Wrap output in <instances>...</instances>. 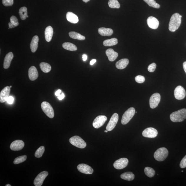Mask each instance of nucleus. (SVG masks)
Returning a JSON list of instances; mask_svg holds the SVG:
<instances>
[{"label": "nucleus", "instance_id": "nucleus-42", "mask_svg": "<svg viewBox=\"0 0 186 186\" xmlns=\"http://www.w3.org/2000/svg\"><path fill=\"white\" fill-rule=\"evenodd\" d=\"M14 101V98L13 97L9 96L6 101L9 104H13Z\"/></svg>", "mask_w": 186, "mask_h": 186}, {"label": "nucleus", "instance_id": "nucleus-8", "mask_svg": "<svg viewBox=\"0 0 186 186\" xmlns=\"http://www.w3.org/2000/svg\"><path fill=\"white\" fill-rule=\"evenodd\" d=\"M119 119V115L117 113L113 114L106 127V130L108 131H112L116 126Z\"/></svg>", "mask_w": 186, "mask_h": 186}, {"label": "nucleus", "instance_id": "nucleus-25", "mask_svg": "<svg viewBox=\"0 0 186 186\" xmlns=\"http://www.w3.org/2000/svg\"><path fill=\"white\" fill-rule=\"evenodd\" d=\"M38 41H39V37L37 36H34L30 44V49L32 52H35L37 50Z\"/></svg>", "mask_w": 186, "mask_h": 186}, {"label": "nucleus", "instance_id": "nucleus-30", "mask_svg": "<svg viewBox=\"0 0 186 186\" xmlns=\"http://www.w3.org/2000/svg\"><path fill=\"white\" fill-rule=\"evenodd\" d=\"M40 69L44 73H48L51 70V66L49 64L46 62H42L40 64Z\"/></svg>", "mask_w": 186, "mask_h": 186}, {"label": "nucleus", "instance_id": "nucleus-24", "mask_svg": "<svg viewBox=\"0 0 186 186\" xmlns=\"http://www.w3.org/2000/svg\"><path fill=\"white\" fill-rule=\"evenodd\" d=\"M53 29L51 26H48L46 28L44 34L46 41L50 42L51 41L53 36Z\"/></svg>", "mask_w": 186, "mask_h": 186}, {"label": "nucleus", "instance_id": "nucleus-4", "mask_svg": "<svg viewBox=\"0 0 186 186\" xmlns=\"http://www.w3.org/2000/svg\"><path fill=\"white\" fill-rule=\"evenodd\" d=\"M69 142L74 146L80 149L84 148L87 146L85 141L78 136H74L71 137Z\"/></svg>", "mask_w": 186, "mask_h": 186}, {"label": "nucleus", "instance_id": "nucleus-29", "mask_svg": "<svg viewBox=\"0 0 186 186\" xmlns=\"http://www.w3.org/2000/svg\"><path fill=\"white\" fill-rule=\"evenodd\" d=\"M118 43V40L116 38H112L109 39L104 40L103 42V44L105 46H114Z\"/></svg>", "mask_w": 186, "mask_h": 186}, {"label": "nucleus", "instance_id": "nucleus-23", "mask_svg": "<svg viewBox=\"0 0 186 186\" xmlns=\"http://www.w3.org/2000/svg\"><path fill=\"white\" fill-rule=\"evenodd\" d=\"M98 33L102 36H112L114 31L112 29L109 28L102 27L99 28Z\"/></svg>", "mask_w": 186, "mask_h": 186}, {"label": "nucleus", "instance_id": "nucleus-1", "mask_svg": "<svg viewBox=\"0 0 186 186\" xmlns=\"http://www.w3.org/2000/svg\"><path fill=\"white\" fill-rule=\"evenodd\" d=\"M179 13H175L172 16L169 24L170 31L175 32L178 29L181 23V18Z\"/></svg>", "mask_w": 186, "mask_h": 186}, {"label": "nucleus", "instance_id": "nucleus-34", "mask_svg": "<svg viewBox=\"0 0 186 186\" xmlns=\"http://www.w3.org/2000/svg\"><path fill=\"white\" fill-rule=\"evenodd\" d=\"M143 1L146 3L149 6L153 7L155 9H159L160 7V5L156 3V1L155 0H143Z\"/></svg>", "mask_w": 186, "mask_h": 186}, {"label": "nucleus", "instance_id": "nucleus-49", "mask_svg": "<svg viewBox=\"0 0 186 186\" xmlns=\"http://www.w3.org/2000/svg\"><path fill=\"white\" fill-rule=\"evenodd\" d=\"M82 1L85 3H87L88 1H89L90 0H82Z\"/></svg>", "mask_w": 186, "mask_h": 186}, {"label": "nucleus", "instance_id": "nucleus-2", "mask_svg": "<svg viewBox=\"0 0 186 186\" xmlns=\"http://www.w3.org/2000/svg\"><path fill=\"white\" fill-rule=\"evenodd\" d=\"M170 118L173 122H182L186 119V109H181L172 113Z\"/></svg>", "mask_w": 186, "mask_h": 186}, {"label": "nucleus", "instance_id": "nucleus-54", "mask_svg": "<svg viewBox=\"0 0 186 186\" xmlns=\"http://www.w3.org/2000/svg\"><path fill=\"white\" fill-rule=\"evenodd\" d=\"M27 18L28 17V15H27Z\"/></svg>", "mask_w": 186, "mask_h": 186}, {"label": "nucleus", "instance_id": "nucleus-47", "mask_svg": "<svg viewBox=\"0 0 186 186\" xmlns=\"http://www.w3.org/2000/svg\"><path fill=\"white\" fill-rule=\"evenodd\" d=\"M96 62V59H92L91 61L90 62V64L91 65H92Z\"/></svg>", "mask_w": 186, "mask_h": 186}, {"label": "nucleus", "instance_id": "nucleus-55", "mask_svg": "<svg viewBox=\"0 0 186 186\" xmlns=\"http://www.w3.org/2000/svg\"><path fill=\"white\" fill-rule=\"evenodd\" d=\"M182 172H183V171H182Z\"/></svg>", "mask_w": 186, "mask_h": 186}, {"label": "nucleus", "instance_id": "nucleus-44", "mask_svg": "<svg viewBox=\"0 0 186 186\" xmlns=\"http://www.w3.org/2000/svg\"><path fill=\"white\" fill-rule=\"evenodd\" d=\"M62 91L60 90H59L58 91H57V92L55 93L56 96L58 97L61 94Z\"/></svg>", "mask_w": 186, "mask_h": 186}, {"label": "nucleus", "instance_id": "nucleus-21", "mask_svg": "<svg viewBox=\"0 0 186 186\" xmlns=\"http://www.w3.org/2000/svg\"><path fill=\"white\" fill-rule=\"evenodd\" d=\"M66 18L68 21L72 24H76L79 21L77 16L71 12H68L67 13Z\"/></svg>", "mask_w": 186, "mask_h": 186}, {"label": "nucleus", "instance_id": "nucleus-18", "mask_svg": "<svg viewBox=\"0 0 186 186\" xmlns=\"http://www.w3.org/2000/svg\"><path fill=\"white\" fill-rule=\"evenodd\" d=\"M28 76L30 80L34 81L37 79L38 77V73L37 69L35 66H32L28 70Z\"/></svg>", "mask_w": 186, "mask_h": 186}, {"label": "nucleus", "instance_id": "nucleus-14", "mask_svg": "<svg viewBox=\"0 0 186 186\" xmlns=\"http://www.w3.org/2000/svg\"><path fill=\"white\" fill-rule=\"evenodd\" d=\"M78 170L85 174H92L94 172V170L92 167L85 164H80L77 166Z\"/></svg>", "mask_w": 186, "mask_h": 186}, {"label": "nucleus", "instance_id": "nucleus-39", "mask_svg": "<svg viewBox=\"0 0 186 186\" xmlns=\"http://www.w3.org/2000/svg\"><path fill=\"white\" fill-rule=\"evenodd\" d=\"M2 3L5 6H11L13 4L14 0H2Z\"/></svg>", "mask_w": 186, "mask_h": 186}, {"label": "nucleus", "instance_id": "nucleus-46", "mask_svg": "<svg viewBox=\"0 0 186 186\" xmlns=\"http://www.w3.org/2000/svg\"><path fill=\"white\" fill-rule=\"evenodd\" d=\"M87 56L86 54H83L82 56V59L84 61H86L87 60Z\"/></svg>", "mask_w": 186, "mask_h": 186}, {"label": "nucleus", "instance_id": "nucleus-13", "mask_svg": "<svg viewBox=\"0 0 186 186\" xmlns=\"http://www.w3.org/2000/svg\"><path fill=\"white\" fill-rule=\"evenodd\" d=\"M174 94L175 98L177 99H183L186 96V92L185 89L181 86H178L175 89Z\"/></svg>", "mask_w": 186, "mask_h": 186}, {"label": "nucleus", "instance_id": "nucleus-7", "mask_svg": "<svg viewBox=\"0 0 186 186\" xmlns=\"http://www.w3.org/2000/svg\"><path fill=\"white\" fill-rule=\"evenodd\" d=\"M161 96L158 93H155L151 96L150 99V106L152 109H154L158 106L160 102Z\"/></svg>", "mask_w": 186, "mask_h": 186}, {"label": "nucleus", "instance_id": "nucleus-19", "mask_svg": "<svg viewBox=\"0 0 186 186\" xmlns=\"http://www.w3.org/2000/svg\"><path fill=\"white\" fill-rule=\"evenodd\" d=\"M14 58V54L12 52H9L6 55L4 60V68L7 69L11 65V62Z\"/></svg>", "mask_w": 186, "mask_h": 186}, {"label": "nucleus", "instance_id": "nucleus-16", "mask_svg": "<svg viewBox=\"0 0 186 186\" xmlns=\"http://www.w3.org/2000/svg\"><path fill=\"white\" fill-rule=\"evenodd\" d=\"M10 87L7 86L1 90L0 93V102L1 103H4L6 102L9 96L10 93Z\"/></svg>", "mask_w": 186, "mask_h": 186}, {"label": "nucleus", "instance_id": "nucleus-15", "mask_svg": "<svg viewBox=\"0 0 186 186\" xmlns=\"http://www.w3.org/2000/svg\"><path fill=\"white\" fill-rule=\"evenodd\" d=\"M25 144L23 141L16 140L14 141L10 145V148L12 150L19 151L23 148Z\"/></svg>", "mask_w": 186, "mask_h": 186}, {"label": "nucleus", "instance_id": "nucleus-48", "mask_svg": "<svg viewBox=\"0 0 186 186\" xmlns=\"http://www.w3.org/2000/svg\"><path fill=\"white\" fill-rule=\"evenodd\" d=\"M183 68L186 74V62H184L183 63Z\"/></svg>", "mask_w": 186, "mask_h": 186}, {"label": "nucleus", "instance_id": "nucleus-12", "mask_svg": "<svg viewBox=\"0 0 186 186\" xmlns=\"http://www.w3.org/2000/svg\"><path fill=\"white\" fill-rule=\"evenodd\" d=\"M142 134L144 137L153 138L157 136L158 132L156 129L150 127L145 129L143 131Z\"/></svg>", "mask_w": 186, "mask_h": 186}, {"label": "nucleus", "instance_id": "nucleus-37", "mask_svg": "<svg viewBox=\"0 0 186 186\" xmlns=\"http://www.w3.org/2000/svg\"><path fill=\"white\" fill-rule=\"evenodd\" d=\"M135 81L138 83L141 84L144 82L145 81V78L142 76L139 75L135 77Z\"/></svg>", "mask_w": 186, "mask_h": 186}, {"label": "nucleus", "instance_id": "nucleus-26", "mask_svg": "<svg viewBox=\"0 0 186 186\" xmlns=\"http://www.w3.org/2000/svg\"><path fill=\"white\" fill-rule=\"evenodd\" d=\"M121 177L122 179L128 181H131L134 179V174L131 172H126L121 175Z\"/></svg>", "mask_w": 186, "mask_h": 186}, {"label": "nucleus", "instance_id": "nucleus-45", "mask_svg": "<svg viewBox=\"0 0 186 186\" xmlns=\"http://www.w3.org/2000/svg\"><path fill=\"white\" fill-rule=\"evenodd\" d=\"M9 27L10 28H14L15 27V26L13 25V24H12L11 22H9Z\"/></svg>", "mask_w": 186, "mask_h": 186}, {"label": "nucleus", "instance_id": "nucleus-35", "mask_svg": "<svg viewBox=\"0 0 186 186\" xmlns=\"http://www.w3.org/2000/svg\"><path fill=\"white\" fill-rule=\"evenodd\" d=\"M45 151V148L44 147L41 146L39 147L36 150L35 153V156L37 158H40L43 155V153Z\"/></svg>", "mask_w": 186, "mask_h": 186}, {"label": "nucleus", "instance_id": "nucleus-28", "mask_svg": "<svg viewBox=\"0 0 186 186\" xmlns=\"http://www.w3.org/2000/svg\"><path fill=\"white\" fill-rule=\"evenodd\" d=\"M69 35L70 37L74 39L83 40H85L86 38L84 36H82L80 34L74 31L69 32Z\"/></svg>", "mask_w": 186, "mask_h": 186}, {"label": "nucleus", "instance_id": "nucleus-52", "mask_svg": "<svg viewBox=\"0 0 186 186\" xmlns=\"http://www.w3.org/2000/svg\"><path fill=\"white\" fill-rule=\"evenodd\" d=\"M10 88H11V87H12V86H10Z\"/></svg>", "mask_w": 186, "mask_h": 186}, {"label": "nucleus", "instance_id": "nucleus-43", "mask_svg": "<svg viewBox=\"0 0 186 186\" xmlns=\"http://www.w3.org/2000/svg\"><path fill=\"white\" fill-rule=\"evenodd\" d=\"M64 97H65V96H64V94L63 93H62L59 96L57 97L59 99V100H62L64 98Z\"/></svg>", "mask_w": 186, "mask_h": 186}, {"label": "nucleus", "instance_id": "nucleus-38", "mask_svg": "<svg viewBox=\"0 0 186 186\" xmlns=\"http://www.w3.org/2000/svg\"><path fill=\"white\" fill-rule=\"evenodd\" d=\"M10 21L12 24H13L15 26V27H17L19 25V21H18V20L17 18L14 16H12L10 19Z\"/></svg>", "mask_w": 186, "mask_h": 186}, {"label": "nucleus", "instance_id": "nucleus-41", "mask_svg": "<svg viewBox=\"0 0 186 186\" xmlns=\"http://www.w3.org/2000/svg\"><path fill=\"white\" fill-rule=\"evenodd\" d=\"M180 166L181 168L186 167V155L182 160Z\"/></svg>", "mask_w": 186, "mask_h": 186}, {"label": "nucleus", "instance_id": "nucleus-40", "mask_svg": "<svg viewBox=\"0 0 186 186\" xmlns=\"http://www.w3.org/2000/svg\"><path fill=\"white\" fill-rule=\"evenodd\" d=\"M157 65L155 63H153L149 65L148 67V70L150 72H152L155 71Z\"/></svg>", "mask_w": 186, "mask_h": 186}, {"label": "nucleus", "instance_id": "nucleus-5", "mask_svg": "<svg viewBox=\"0 0 186 186\" xmlns=\"http://www.w3.org/2000/svg\"><path fill=\"white\" fill-rule=\"evenodd\" d=\"M135 113V111L134 108L131 107L128 109L123 115L121 123L123 125L127 124L134 116Z\"/></svg>", "mask_w": 186, "mask_h": 186}, {"label": "nucleus", "instance_id": "nucleus-36", "mask_svg": "<svg viewBox=\"0 0 186 186\" xmlns=\"http://www.w3.org/2000/svg\"><path fill=\"white\" fill-rule=\"evenodd\" d=\"M27 158V157L25 155L18 157L14 160V163L15 165L19 164L25 161Z\"/></svg>", "mask_w": 186, "mask_h": 186}, {"label": "nucleus", "instance_id": "nucleus-27", "mask_svg": "<svg viewBox=\"0 0 186 186\" xmlns=\"http://www.w3.org/2000/svg\"><path fill=\"white\" fill-rule=\"evenodd\" d=\"M62 47L64 49L71 51H76L77 49L76 45L70 42H64L62 44Z\"/></svg>", "mask_w": 186, "mask_h": 186}, {"label": "nucleus", "instance_id": "nucleus-3", "mask_svg": "<svg viewBox=\"0 0 186 186\" xmlns=\"http://www.w3.org/2000/svg\"><path fill=\"white\" fill-rule=\"evenodd\" d=\"M168 151L165 147H161L157 150L154 155V157L156 160L162 161L167 158L168 155Z\"/></svg>", "mask_w": 186, "mask_h": 186}, {"label": "nucleus", "instance_id": "nucleus-32", "mask_svg": "<svg viewBox=\"0 0 186 186\" xmlns=\"http://www.w3.org/2000/svg\"><path fill=\"white\" fill-rule=\"evenodd\" d=\"M144 171L145 175L149 177H152L155 175V171L152 168L147 167L145 168Z\"/></svg>", "mask_w": 186, "mask_h": 186}, {"label": "nucleus", "instance_id": "nucleus-11", "mask_svg": "<svg viewBox=\"0 0 186 186\" xmlns=\"http://www.w3.org/2000/svg\"><path fill=\"white\" fill-rule=\"evenodd\" d=\"M129 160L126 158H122L116 160L114 163L115 169L118 170L122 169L128 165Z\"/></svg>", "mask_w": 186, "mask_h": 186}, {"label": "nucleus", "instance_id": "nucleus-53", "mask_svg": "<svg viewBox=\"0 0 186 186\" xmlns=\"http://www.w3.org/2000/svg\"><path fill=\"white\" fill-rule=\"evenodd\" d=\"M180 17H181V18H182V16L181 15H180Z\"/></svg>", "mask_w": 186, "mask_h": 186}, {"label": "nucleus", "instance_id": "nucleus-31", "mask_svg": "<svg viewBox=\"0 0 186 186\" xmlns=\"http://www.w3.org/2000/svg\"><path fill=\"white\" fill-rule=\"evenodd\" d=\"M19 13L21 20L26 19L27 16V8L25 7H21L19 10Z\"/></svg>", "mask_w": 186, "mask_h": 186}, {"label": "nucleus", "instance_id": "nucleus-22", "mask_svg": "<svg viewBox=\"0 0 186 186\" xmlns=\"http://www.w3.org/2000/svg\"><path fill=\"white\" fill-rule=\"evenodd\" d=\"M129 63V60L127 59H122L116 62V66L119 69H123L126 68Z\"/></svg>", "mask_w": 186, "mask_h": 186}, {"label": "nucleus", "instance_id": "nucleus-10", "mask_svg": "<svg viewBox=\"0 0 186 186\" xmlns=\"http://www.w3.org/2000/svg\"><path fill=\"white\" fill-rule=\"evenodd\" d=\"M107 120L105 116H99L94 119L92 123L93 126L96 129H98L104 125Z\"/></svg>", "mask_w": 186, "mask_h": 186}, {"label": "nucleus", "instance_id": "nucleus-50", "mask_svg": "<svg viewBox=\"0 0 186 186\" xmlns=\"http://www.w3.org/2000/svg\"><path fill=\"white\" fill-rule=\"evenodd\" d=\"M11 185H9V184H7V185H6V186H11Z\"/></svg>", "mask_w": 186, "mask_h": 186}, {"label": "nucleus", "instance_id": "nucleus-33", "mask_svg": "<svg viewBox=\"0 0 186 186\" xmlns=\"http://www.w3.org/2000/svg\"><path fill=\"white\" fill-rule=\"evenodd\" d=\"M108 4L109 7L113 9H119L120 7V4L117 0H109Z\"/></svg>", "mask_w": 186, "mask_h": 186}, {"label": "nucleus", "instance_id": "nucleus-20", "mask_svg": "<svg viewBox=\"0 0 186 186\" xmlns=\"http://www.w3.org/2000/svg\"><path fill=\"white\" fill-rule=\"evenodd\" d=\"M106 55L108 57V59L110 62H114L118 57V54L115 52L112 49H107L106 52Z\"/></svg>", "mask_w": 186, "mask_h": 186}, {"label": "nucleus", "instance_id": "nucleus-17", "mask_svg": "<svg viewBox=\"0 0 186 186\" xmlns=\"http://www.w3.org/2000/svg\"><path fill=\"white\" fill-rule=\"evenodd\" d=\"M147 23L149 27L154 29H157L159 25L158 20L156 18L152 16L148 18L147 20Z\"/></svg>", "mask_w": 186, "mask_h": 186}, {"label": "nucleus", "instance_id": "nucleus-9", "mask_svg": "<svg viewBox=\"0 0 186 186\" xmlns=\"http://www.w3.org/2000/svg\"><path fill=\"white\" fill-rule=\"evenodd\" d=\"M48 175V172L44 171L40 173L36 177L34 181V185L36 186H41L44 180Z\"/></svg>", "mask_w": 186, "mask_h": 186}, {"label": "nucleus", "instance_id": "nucleus-51", "mask_svg": "<svg viewBox=\"0 0 186 186\" xmlns=\"http://www.w3.org/2000/svg\"><path fill=\"white\" fill-rule=\"evenodd\" d=\"M108 131H107V130H105V131H104V132H107H107H108Z\"/></svg>", "mask_w": 186, "mask_h": 186}, {"label": "nucleus", "instance_id": "nucleus-6", "mask_svg": "<svg viewBox=\"0 0 186 186\" xmlns=\"http://www.w3.org/2000/svg\"><path fill=\"white\" fill-rule=\"evenodd\" d=\"M41 108L46 116L50 118H53L54 117V112L53 108L49 103L44 102L42 103Z\"/></svg>", "mask_w": 186, "mask_h": 186}]
</instances>
